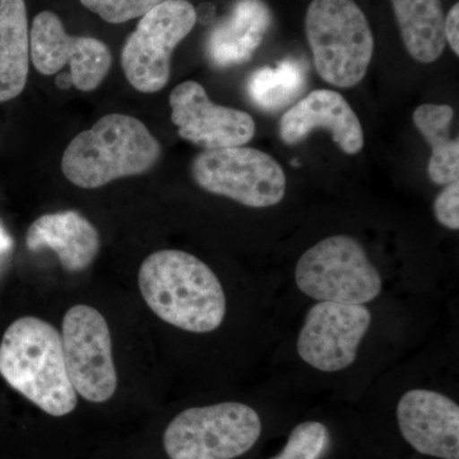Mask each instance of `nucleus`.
<instances>
[{"mask_svg":"<svg viewBox=\"0 0 459 459\" xmlns=\"http://www.w3.org/2000/svg\"><path fill=\"white\" fill-rule=\"evenodd\" d=\"M141 294L160 319L192 333L222 325L226 295L216 273L183 250H160L144 259L138 273Z\"/></svg>","mask_w":459,"mask_h":459,"instance_id":"1","label":"nucleus"},{"mask_svg":"<svg viewBox=\"0 0 459 459\" xmlns=\"http://www.w3.org/2000/svg\"><path fill=\"white\" fill-rule=\"evenodd\" d=\"M0 376L54 418L74 412L78 394L66 371L62 336L36 316L14 320L0 342Z\"/></svg>","mask_w":459,"mask_h":459,"instance_id":"2","label":"nucleus"},{"mask_svg":"<svg viewBox=\"0 0 459 459\" xmlns=\"http://www.w3.org/2000/svg\"><path fill=\"white\" fill-rule=\"evenodd\" d=\"M161 153V144L140 119L108 114L68 144L62 171L78 188L98 189L122 178L146 174Z\"/></svg>","mask_w":459,"mask_h":459,"instance_id":"3","label":"nucleus"},{"mask_svg":"<svg viewBox=\"0 0 459 459\" xmlns=\"http://www.w3.org/2000/svg\"><path fill=\"white\" fill-rule=\"evenodd\" d=\"M305 32L314 65L325 82L351 89L364 80L373 59L374 36L355 0H313Z\"/></svg>","mask_w":459,"mask_h":459,"instance_id":"4","label":"nucleus"},{"mask_svg":"<svg viewBox=\"0 0 459 459\" xmlns=\"http://www.w3.org/2000/svg\"><path fill=\"white\" fill-rule=\"evenodd\" d=\"M261 434V416L253 407L222 402L180 412L165 429L164 449L170 459H235Z\"/></svg>","mask_w":459,"mask_h":459,"instance_id":"5","label":"nucleus"},{"mask_svg":"<svg viewBox=\"0 0 459 459\" xmlns=\"http://www.w3.org/2000/svg\"><path fill=\"white\" fill-rule=\"evenodd\" d=\"M295 281L314 300L349 305L371 303L383 287L364 247L347 235L325 238L307 249L296 264Z\"/></svg>","mask_w":459,"mask_h":459,"instance_id":"6","label":"nucleus"},{"mask_svg":"<svg viewBox=\"0 0 459 459\" xmlns=\"http://www.w3.org/2000/svg\"><path fill=\"white\" fill-rule=\"evenodd\" d=\"M190 172L199 188L247 207H273L285 197L283 169L255 148L204 150L193 160Z\"/></svg>","mask_w":459,"mask_h":459,"instance_id":"7","label":"nucleus"},{"mask_svg":"<svg viewBox=\"0 0 459 459\" xmlns=\"http://www.w3.org/2000/svg\"><path fill=\"white\" fill-rule=\"evenodd\" d=\"M197 23V11L189 0H165L141 17L126 39L122 66L133 89L156 93L170 80L171 56Z\"/></svg>","mask_w":459,"mask_h":459,"instance_id":"8","label":"nucleus"},{"mask_svg":"<svg viewBox=\"0 0 459 459\" xmlns=\"http://www.w3.org/2000/svg\"><path fill=\"white\" fill-rule=\"evenodd\" d=\"M62 344L75 394L92 403L110 400L117 388L110 328L95 307L75 305L65 313Z\"/></svg>","mask_w":459,"mask_h":459,"instance_id":"9","label":"nucleus"},{"mask_svg":"<svg viewBox=\"0 0 459 459\" xmlns=\"http://www.w3.org/2000/svg\"><path fill=\"white\" fill-rule=\"evenodd\" d=\"M30 56L36 71L44 75L59 74L68 65L72 83L83 92L99 89L113 65L105 42L68 35L60 18L50 11L41 12L33 20Z\"/></svg>","mask_w":459,"mask_h":459,"instance_id":"10","label":"nucleus"},{"mask_svg":"<svg viewBox=\"0 0 459 459\" xmlns=\"http://www.w3.org/2000/svg\"><path fill=\"white\" fill-rule=\"evenodd\" d=\"M370 325L371 313L364 305L319 301L307 312L299 333V356L325 373L346 369L356 360Z\"/></svg>","mask_w":459,"mask_h":459,"instance_id":"11","label":"nucleus"},{"mask_svg":"<svg viewBox=\"0 0 459 459\" xmlns=\"http://www.w3.org/2000/svg\"><path fill=\"white\" fill-rule=\"evenodd\" d=\"M169 102L180 138L195 146L204 150L246 146L255 137V123L249 114L214 104L195 81L178 84Z\"/></svg>","mask_w":459,"mask_h":459,"instance_id":"12","label":"nucleus"},{"mask_svg":"<svg viewBox=\"0 0 459 459\" xmlns=\"http://www.w3.org/2000/svg\"><path fill=\"white\" fill-rule=\"evenodd\" d=\"M398 427L403 439L421 455L459 459L457 402L430 389H412L397 406Z\"/></svg>","mask_w":459,"mask_h":459,"instance_id":"13","label":"nucleus"},{"mask_svg":"<svg viewBox=\"0 0 459 459\" xmlns=\"http://www.w3.org/2000/svg\"><path fill=\"white\" fill-rule=\"evenodd\" d=\"M331 133L334 143L346 155H356L364 148L360 119L341 93L316 90L296 102L281 117L279 132L283 143H301L316 129Z\"/></svg>","mask_w":459,"mask_h":459,"instance_id":"14","label":"nucleus"},{"mask_svg":"<svg viewBox=\"0 0 459 459\" xmlns=\"http://www.w3.org/2000/svg\"><path fill=\"white\" fill-rule=\"evenodd\" d=\"M26 246L31 252L51 249L66 272L89 268L101 247L98 229L77 211L48 213L27 230Z\"/></svg>","mask_w":459,"mask_h":459,"instance_id":"15","label":"nucleus"},{"mask_svg":"<svg viewBox=\"0 0 459 459\" xmlns=\"http://www.w3.org/2000/svg\"><path fill=\"white\" fill-rule=\"evenodd\" d=\"M272 14L263 0H238L205 42V54L216 68H231L252 59L270 30Z\"/></svg>","mask_w":459,"mask_h":459,"instance_id":"16","label":"nucleus"},{"mask_svg":"<svg viewBox=\"0 0 459 459\" xmlns=\"http://www.w3.org/2000/svg\"><path fill=\"white\" fill-rule=\"evenodd\" d=\"M30 60L25 0H0V102L11 101L25 90Z\"/></svg>","mask_w":459,"mask_h":459,"instance_id":"17","label":"nucleus"},{"mask_svg":"<svg viewBox=\"0 0 459 459\" xmlns=\"http://www.w3.org/2000/svg\"><path fill=\"white\" fill-rule=\"evenodd\" d=\"M402 40L416 62L430 65L446 48L442 0H391Z\"/></svg>","mask_w":459,"mask_h":459,"instance_id":"18","label":"nucleus"},{"mask_svg":"<svg viewBox=\"0 0 459 459\" xmlns=\"http://www.w3.org/2000/svg\"><path fill=\"white\" fill-rule=\"evenodd\" d=\"M455 110L449 105L424 104L413 111L412 119L431 146L429 178L437 186L459 180V142L451 137Z\"/></svg>","mask_w":459,"mask_h":459,"instance_id":"19","label":"nucleus"},{"mask_svg":"<svg viewBox=\"0 0 459 459\" xmlns=\"http://www.w3.org/2000/svg\"><path fill=\"white\" fill-rule=\"evenodd\" d=\"M307 84V69L298 59L282 60L274 66H262L247 78V93L256 108L279 111L289 107Z\"/></svg>","mask_w":459,"mask_h":459,"instance_id":"20","label":"nucleus"},{"mask_svg":"<svg viewBox=\"0 0 459 459\" xmlns=\"http://www.w3.org/2000/svg\"><path fill=\"white\" fill-rule=\"evenodd\" d=\"M329 431L319 421H305L290 434L285 448L272 459H319L327 451Z\"/></svg>","mask_w":459,"mask_h":459,"instance_id":"21","label":"nucleus"},{"mask_svg":"<svg viewBox=\"0 0 459 459\" xmlns=\"http://www.w3.org/2000/svg\"><path fill=\"white\" fill-rule=\"evenodd\" d=\"M83 7L99 14L105 22H128L134 18L143 17L151 9L161 4L165 0H80Z\"/></svg>","mask_w":459,"mask_h":459,"instance_id":"22","label":"nucleus"},{"mask_svg":"<svg viewBox=\"0 0 459 459\" xmlns=\"http://www.w3.org/2000/svg\"><path fill=\"white\" fill-rule=\"evenodd\" d=\"M435 219L444 228L459 229V180L446 186L434 201Z\"/></svg>","mask_w":459,"mask_h":459,"instance_id":"23","label":"nucleus"},{"mask_svg":"<svg viewBox=\"0 0 459 459\" xmlns=\"http://www.w3.org/2000/svg\"><path fill=\"white\" fill-rule=\"evenodd\" d=\"M459 4L455 3L451 9H449L448 14H446V20H444V36H446V41L448 42L449 47L453 50L455 56H459Z\"/></svg>","mask_w":459,"mask_h":459,"instance_id":"24","label":"nucleus"},{"mask_svg":"<svg viewBox=\"0 0 459 459\" xmlns=\"http://www.w3.org/2000/svg\"><path fill=\"white\" fill-rule=\"evenodd\" d=\"M12 246H13V241L9 238L5 230L0 226V256L7 255L9 250L12 249Z\"/></svg>","mask_w":459,"mask_h":459,"instance_id":"25","label":"nucleus"},{"mask_svg":"<svg viewBox=\"0 0 459 459\" xmlns=\"http://www.w3.org/2000/svg\"><path fill=\"white\" fill-rule=\"evenodd\" d=\"M56 84L57 87L62 90H66L69 89V87L74 86V83H72L71 74H68L57 75Z\"/></svg>","mask_w":459,"mask_h":459,"instance_id":"26","label":"nucleus"}]
</instances>
